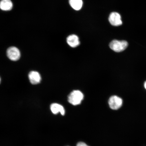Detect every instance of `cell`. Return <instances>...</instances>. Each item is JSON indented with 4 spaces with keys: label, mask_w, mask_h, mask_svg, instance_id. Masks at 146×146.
I'll return each instance as SVG.
<instances>
[{
    "label": "cell",
    "mask_w": 146,
    "mask_h": 146,
    "mask_svg": "<svg viewBox=\"0 0 146 146\" xmlns=\"http://www.w3.org/2000/svg\"><path fill=\"white\" fill-rule=\"evenodd\" d=\"M128 43L125 40L119 41L113 40L110 43L109 46L111 50L116 52H120L125 50L127 48Z\"/></svg>",
    "instance_id": "1"
},
{
    "label": "cell",
    "mask_w": 146,
    "mask_h": 146,
    "mask_svg": "<svg viewBox=\"0 0 146 146\" xmlns=\"http://www.w3.org/2000/svg\"><path fill=\"white\" fill-rule=\"evenodd\" d=\"M84 98L83 94L79 90H74L70 93L68 98L69 103L74 105L81 104Z\"/></svg>",
    "instance_id": "2"
},
{
    "label": "cell",
    "mask_w": 146,
    "mask_h": 146,
    "mask_svg": "<svg viewBox=\"0 0 146 146\" xmlns=\"http://www.w3.org/2000/svg\"><path fill=\"white\" fill-rule=\"evenodd\" d=\"M7 56L11 60L13 61H17L21 57V52L17 47H11L7 50Z\"/></svg>",
    "instance_id": "3"
},
{
    "label": "cell",
    "mask_w": 146,
    "mask_h": 146,
    "mask_svg": "<svg viewBox=\"0 0 146 146\" xmlns=\"http://www.w3.org/2000/svg\"><path fill=\"white\" fill-rule=\"evenodd\" d=\"M109 104L111 109L114 110L119 109L123 104V100L117 96H113L110 98Z\"/></svg>",
    "instance_id": "4"
},
{
    "label": "cell",
    "mask_w": 146,
    "mask_h": 146,
    "mask_svg": "<svg viewBox=\"0 0 146 146\" xmlns=\"http://www.w3.org/2000/svg\"><path fill=\"white\" fill-rule=\"evenodd\" d=\"M109 20L111 25L114 26H119L122 24L121 17L117 12L111 13L109 16Z\"/></svg>",
    "instance_id": "5"
},
{
    "label": "cell",
    "mask_w": 146,
    "mask_h": 146,
    "mask_svg": "<svg viewBox=\"0 0 146 146\" xmlns=\"http://www.w3.org/2000/svg\"><path fill=\"white\" fill-rule=\"evenodd\" d=\"M29 79L32 84H37L41 81V76L39 73L35 71H32L29 74Z\"/></svg>",
    "instance_id": "6"
},
{
    "label": "cell",
    "mask_w": 146,
    "mask_h": 146,
    "mask_svg": "<svg viewBox=\"0 0 146 146\" xmlns=\"http://www.w3.org/2000/svg\"><path fill=\"white\" fill-rule=\"evenodd\" d=\"M67 42L68 44L72 47H76L79 45L80 44L79 38L75 35H72L68 36Z\"/></svg>",
    "instance_id": "7"
},
{
    "label": "cell",
    "mask_w": 146,
    "mask_h": 146,
    "mask_svg": "<svg viewBox=\"0 0 146 146\" xmlns=\"http://www.w3.org/2000/svg\"><path fill=\"white\" fill-rule=\"evenodd\" d=\"M51 111L54 114H57L59 112L64 115L65 114V110L62 106L56 103L52 104L50 106Z\"/></svg>",
    "instance_id": "8"
},
{
    "label": "cell",
    "mask_w": 146,
    "mask_h": 146,
    "mask_svg": "<svg viewBox=\"0 0 146 146\" xmlns=\"http://www.w3.org/2000/svg\"><path fill=\"white\" fill-rule=\"evenodd\" d=\"M13 4L11 0H1L0 1V9L3 11L12 10Z\"/></svg>",
    "instance_id": "9"
},
{
    "label": "cell",
    "mask_w": 146,
    "mask_h": 146,
    "mask_svg": "<svg viewBox=\"0 0 146 146\" xmlns=\"http://www.w3.org/2000/svg\"><path fill=\"white\" fill-rule=\"evenodd\" d=\"M69 3L72 8L76 10H79L83 5L82 0H69Z\"/></svg>",
    "instance_id": "10"
},
{
    "label": "cell",
    "mask_w": 146,
    "mask_h": 146,
    "mask_svg": "<svg viewBox=\"0 0 146 146\" xmlns=\"http://www.w3.org/2000/svg\"><path fill=\"white\" fill-rule=\"evenodd\" d=\"M76 146H89L86 143H84L83 142H80L76 145Z\"/></svg>",
    "instance_id": "11"
},
{
    "label": "cell",
    "mask_w": 146,
    "mask_h": 146,
    "mask_svg": "<svg viewBox=\"0 0 146 146\" xmlns=\"http://www.w3.org/2000/svg\"><path fill=\"white\" fill-rule=\"evenodd\" d=\"M144 86H145V88L146 89V81L144 84Z\"/></svg>",
    "instance_id": "12"
},
{
    "label": "cell",
    "mask_w": 146,
    "mask_h": 146,
    "mask_svg": "<svg viewBox=\"0 0 146 146\" xmlns=\"http://www.w3.org/2000/svg\"><path fill=\"white\" fill-rule=\"evenodd\" d=\"M1 78H0V83H1Z\"/></svg>",
    "instance_id": "13"
}]
</instances>
